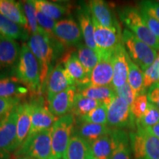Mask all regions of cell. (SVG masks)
<instances>
[{
  "instance_id": "74e56055",
  "label": "cell",
  "mask_w": 159,
  "mask_h": 159,
  "mask_svg": "<svg viewBox=\"0 0 159 159\" xmlns=\"http://www.w3.org/2000/svg\"><path fill=\"white\" fill-rule=\"evenodd\" d=\"M36 17L40 28L45 32L51 39H55L53 35V31L56 21L38 10H36Z\"/></svg>"
},
{
  "instance_id": "5b68a950",
  "label": "cell",
  "mask_w": 159,
  "mask_h": 159,
  "mask_svg": "<svg viewBox=\"0 0 159 159\" xmlns=\"http://www.w3.org/2000/svg\"><path fill=\"white\" fill-rule=\"evenodd\" d=\"M76 125V119L71 114L60 117L52 128L51 159H61L64 155Z\"/></svg>"
},
{
  "instance_id": "ffe728a7",
  "label": "cell",
  "mask_w": 159,
  "mask_h": 159,
  "mask_svg": "<svg viewBox=\"0 0 159 159\" xmlns=\"http://www.w3.org/2000/svg\"><path fill=\"white\" fill-rule=\"evenodd\" d=\"M64 69L75 87L89 85L90 83V76L87 73L84 66L77 57V52L69 53L63 59Z\"/></svg>"
},
{
  "instance_id": "cb8c5ba5",
  "label": "cell",
  "mask_w": 159,
  "mask_h": 159,
  "mask_svg": "<svg viewBox=\"0 0 159 159\" xmlns=\"http://www.w3.org/2000/svg\"><path fill=\"white\" fill-rule=\"evenodd\" d=\"M63 159H93L91 144L77 135H73L67 146Z\"/></svg>"
},
{
  "instance_id": "7dc6e473",
  "label": "cell",
  "mask_w": 159,
  "mask_h": 159,
  "mask_svg": "<svg viewBox=\"0 0 159 159\" xmlns=\"http://www.w3.org/2000/svg\"><path fill=\"white\" fill-rule=\"evenodd\" d=\"M157 2H158V3H159V0H158V1H157Z\"/></svg>"
},
{
  "instance_id": "e0dca14e",
  "label": "cell",
  "mask_w": 159,
  "mask_h": 159,
  "mask_svg": "<svg viewBox=\"0 0 159 159\" xmlns=\"http://www.w3.org/2000/svg\"><path fill=\"white\" fill-rule=\"evenodd\" d=\"M33 111L32 114L31 127L27 138L51 129L58 119L52 114L49 108H47L42 104L34 102H33Z\"/></svg>"
},
{
  "instance_id": "d4e9b609",
  "label": "cell",
  "mask_w": 159,
  "mask_h": 159,
  "mask_svg": "<svg viewBox=\"0 0 159 159\" xmlns=\"http://www.w3.org/2000/svg\"><path fill=\"white\" fill-rule=\"evenodd\" d=\"M76 89L77 92L81 94L83 96L96 99L107 106L111 102L112 99L116 96V93L112 85L96 86L89 84L83 86H77Z\"/></svg>"
},
{
  "instance_id": "f6af8a7d",
  "label": "cell",
  "mask_w": 159,
  "mask_h": 159,
  "mask_svg": "<svg viewBox=\"0 0 159 159\" xmlns=\"http://www.w3.org/2000/svg\"><path fill=\"white\" fill-rule=\"evenodd\" d=\"M148 129L152 134L155 135V136H156L157 138L159 139V122L158 123V124H156V125H155V126L152 127V128H148Z\"/></svg>"
},
{
  "instance_id": "6da1fadb",
  "label": "cell",
  "mask_w": 159,
  "mask_h": 159,
  "mask_svg": "<svg viewBox=\"0 0 159 159\" xmlns=\"http://www.w3.org/2000/svg\"><path fill=\"white\" fill-rule=\"evenodd\" d=\"M15 75L30 92L36 94L41 91L42 87L41 65L26 43L21 47Z\"/></svg>"
},
{
  "instance_id": "1f68e13d",
  "label": "cell",
  "mask_w": 159,
  "mask_h": 159,
  "mask_svg": "<svg viewBox=\"0 0 159 159\" xmlns=\"http://www.w3.org/2000/svg\"><path fill=\"white\" fill-rule=\"evenodd\" d=\"M77 55L79 61H80L87 73L90 76L91 72L99 62V55L85 44L80 43L77 46Z\"/></svg>"
},
{
  "instance_id": "d6a6232c",
  "label": "cell",
  "mask_w": 159,
  "mask_h": 159,
  "mask_svg": "<svg viewBox=\"0 0 159 159\" xmlns=\"http://www.w3.org/2000/svg\"><path fill=\"white\" fill-rule=\"evenodd\" d=\"M24 13L28 24L29 33L32 35L38 33H45L40 28L38 24L36 17V8H35L33 1H23L21 2Z\"/></svg>"
},
{
  "instance_id": "484cf974",
  "label": "cell",
  "mask_w": 159,
  "mask_h": 159,
  "mask_svg": "<svg viewBox=\"0 0 159 159\" xmlns=\"http://www.w3.org/2000/svg\"><path fill=\"white\" fill-rule=\"evenodd\" d=\"M0 14L28 30V24L21 2L13 0H0Z\"/></svg>"
},
{
  "instance_id": "8fae6325",
  "label": "cell",
  "mask_w": 159,
  "mask_h": 159,
  "mask_svg": "<svg viewBox=\"0 0 159 159\" xmlns=\"http://www.w3.org/2000/svg\"><path fill=\"white\" fill-rule=\"evenodd\" d=\"M53 35L61 45L66 47L78 46L83 39L80 27L76 21L70 18L57 21Z\"/></svg>"
},
{
  "instance_id": "ba28073f",
  "label": "cell",
  "mask_w": 159,
  "mask_h": 159,
  "mask_svg": "<svg viewBox=\"0 0 159 159\" xmlns=\"http://www.w3.org/2000/svg\"><path fill=\"white\" fill-rule=\"evenodd\" d=\"M107 125L119 130L136 128V119L131 113L130 106L117 95L107 106Z\"/></svg>"
},
{
  "instance_id": "2e32d148",
  "label": "cell",
  "mask_w": 159,
  "mask_h": 159,
  "mask_svg": "<svg viewBox=\"0 0 159 159\" xmlns=\"http://www.w3.org/2000/svg\"><path fill=\"white\" fill-rule=\"evenodd\" d=\"M129 55L122 43L118 45L112 53L114 77L112 86L114 89L122 86L128 82Z\"/></svg>"
},
{
  "instance_id": "bcb514c9",
  "label": "cell",
  "mask_w": 159,
  "mask_h": 159,
  "mask_svg": "<svg viewBox=\"0 0 159 159\" xmlns=\"http://www.w3.org/2000/svg\"><path fill=\"white\" fill-rule=\"evenodd\" d=\"M16 159H34V158H32L30 157H28V156H17Z\"/></svg>"
},
{
  "instance_id": "ab89813d",
  "label": "cell",
  "mask_w": 159,
  "mask_h": 159,
  "mask_svg": "<svg viewBox=\"0 0 159 159\" xmlns=\"http://www.w3.org/2000/svg\"><path fill=\"white\" fill-rule=\"evenodd\" d=\"M129 140L130 137H128L119 143L118 147L111 155L110 159H131Z\"/></svg>"
},
{
  "instance_id": "4316f807",
  "label": "cell",
  "mask_w": 159,
  "mask_h": 159,
  "mask_svg": "<svg viewBox=\"0 0 159 159\" xmlns=\"http://www.w3.org/2000/svg\"><path fill=\"white\" fill-rule=\"evenodd\" d=\"M74 130V134L87 141L89 144H91L107 134L111 130L108 125L92 124L87 122H76Z\"/></svg>"
},
{
  "instance_id": "4fadbf2b",
  "label": "cell",
  "mask_w": 159,
  "mask_h": 159,
  "mask_svg": "<svg viewBox=\"0 0 159 159\" xmlns=\"http://www.w3.org/2000/svg\"><path fill=\"white\" fill-rule=\"evenodd\" d=\"M20 50L19 43L15 40L0 35V73L15 72Z\"/></svg>"
},
{
  "instance_id": "603a6c76",
  "label": "cell",
  "mask_w": 159,
  "mask_h": 159,
  "mask_svg": "<svg viewBox=\"0 0 159 159\" xmlns=\"http://www.w3.org/2000/svg\"><path fill=\"white\" fill-rule=\"evenodd\" d=\"M77 16L85 45L99 55L98 49L94 41V23L88 6H83L77 8Z\"/></svg>"
},
{
  "instance_id": "9c48e42d",
  "label": "cell",
  "mask_w": 159,
  "mask_h": 159,
  "mask_svg": "<svg viewBox=\"0 0 159 159\" xmlns=\"http://www.w3.org/2000/svg\"><path fill=\"white\" fill-rule=\"evenodd\" d=\"M17 108L13 109L2 120L0 121V155L2 156L18 150Z\"/></svg>"
},
{
  "instance_id": "277c9868",
  "label": "cell",
  "mask_w": 159,
  "mask_h": 159,
  "mask_svg": "<svg viewBox=\"0 0 159 159\" xmlns=\"http://www.w3.org/2000/svg\"><path fill=\"white\" fill-rule=\"evenodd\" d=\"M55 39H51L46 33L31 35L27 46L33 54L39 61L41 69V85L44 84L49 73V67L55 57L53 42Z\"/></svg>"
},
{
  "instance_id": "30bf717a",
  "label": "cell",
  "mask_w": 159,
  "mask_h": 159,
  "mask_svg": "<svg viewBox=\"0 0 159 159\" xmlns=\"http://www.w3.org/2000/svg\"><path fill=\"white\" fill-rule=\"evenodd\" d=\"M128 137L129 136L125 131L111 128L108 134L100 137L91 144L94 158L110 159L111 155L119 143Z\"/></svg>"
},
{
  "instance_id": "83f0119b",
  "label": "cell",
  "mask_w": 159,
  "mask_h": 159,
  "mask_svg": "<svg viewBox=\"0 0 159 159\" xmlns=\"http://www.w3.org/2000/svg\"><path fill=\"white\" fill-rule=\"evenodd\" d=\"M33 3L36 10L42 12L55 21L61 20L69 11V6L62 3L47 0H33Z\"/></svg>"
},
{
  "instance_id": "ee69618b",
  "label": "cell",
  "mask_w": 159,
  "mask_h": 159,
  "mask_svg": "<svg viewBox=\"0 0 159 159\" xmlns=\"http://www.w3.org/2000/svg\"><path fill=\"white\" fill-rule=\"evenodd\" d=\"M147 96L149 102L156 105L159 110V82L154 83L148 89Z\"/></svg>"
},
{
  "instance_id": "f1b7e54d",
  "label": "cell",
  "mask_w": 159,
  "mask_h": 159,
  "mask_svg": "<svg viewBox=\"0 0 159 159\" xmlns=\"http://www.w3.org/2000/svg\"><path fill=\"white\" fill-rule=\"evenodd\" d=\"M0 35L13 40H29L30 33L27 30L0 14Z\"/></svg>"
},
{
  "instance_id": "7bdbcfd3",
  "label": "cell",
  "mask_w": 159,
  "mask_h": 159,
  "mask_svg": "<svg viewBox=\"0 0 159 159\" xmlns=\"http://www.w3.org/2000/svg\"><path fill=\"white\" fill-rule=\"evenodd\" d=\"M139 8L159 21V3L157 1H141Z\"/></svg>"
},
{
  "instance_id": "d6986e66",
  "label": "cell",
  "mask_w": 159,
  "mask_h": 159,
  "mask_svg": "<svg viewBox=\"0 0 159 159\" xmlns=\"http://www.w3.org/2000/svg\"><path fill=\"white\" fill-rule=\"evenodd\" d=\"M77 89L70 86L65 91L59 93L49 100V109L57 118L69 114L74 105Z\"/></svg>"
},
{
  "instance_id": "8992f818",
  "label": "cell",
  "mask_w": 159,
  "mask_h": 159,
  "mask_svg": "<svg viewBox=\"0 0 159 159\" xmlns=\"http://www.w3.org/2000/svg\"><path fill=\"white\" fill-rule=\"evenodd\" d=\"M129 137L135 159H159V139L148 128H137Z\"/></svg>"
},
{
  "instance_id": "836d02e7",
  "label": "cell",
  "mask_w": 159,
  "mask_h": 159,
  "mask_svg": "<svg viewBox=\"0 0 159 159\" xmlns=\"http://www.w3.org/2000/svg\"><path fill=\"white\" fill-rule=\"evenodd\" d=\"M159 122V110L152 103L149 102L143 116L136 120V128H150Z\"/></svg>"
},
{
  "instance_id": "681fc988",
  "label": "cell",
  "mask_w": 159,
  "mask_h": 159,
  "mask_svg": "<svg viewBox=\"0 0 159 159\" xmlns=\"http://www.w3.org/2000/svg\"><path fill=\"white\" fill-rule=\"evenodd\" d=\"M61 159H62V158H61Z\"/></svg>"
},
{
  "instance_id": "8d00e7d4",
  "label": "cell",
  "mask_w": 159,
  "mask_h": 159,
  "mask_svg": "<svg viewBox=\"0 0 159 159\" xmlns=\"http://www.w3.org/2000/svg\"><path fill=\"white\" fill-rule=\"evenodd\" d=\"M149 101L147 94H143L136 97L133 104L130 105V111L135 119H139L143 116L148 108Z\"/></svg>"
},
{
  "instance_id": "4dcf8cb0",
  "label": "cell",
  "mask_w": 159,
  "mask_h": 159,
  "mask_svg": "<svg viewBox=\"0 0 159 159\" xmlns=\"http://www.w3.org/2000/svg\"><path fill=\"white\" fill-rule=\"evenodd\" d=\"M128 83L137 96L145 94L144 87V71L128 57Z\"/></svg>"
},
{
  "instance_id": "ac0fdd59",
  "label": "cell",
  "mask_w": 159,
  "mask_h": 159,
  "mask_svg": "<svg viewBox=\"0 0 159 159\" xmlns=\"http://www.w3.org/2000/svg\"><path fill=\"white\" fill-rule=\"evenodd\" d=\"M88 7L91 16L102 27L121 31L120 26L108 4L102 0H92L89 2ZM122 32V31H121Z\"/></svg>"
},
{
  "instance_id": "44dd1931",
  "label": "cell",
  "mask_w": 159,
  "mask_h": 159,
  "mask_svg": "<svg viewBox=\"0 0 159 159\" xmlns=\"http://www.w3.org/2000/svg\"><path fill=\"white\" fill-rule=\"evenodd\" d=\"M30 92L29 89L24 85L19 78L13 75L0 73V97L16 98L21 100Z\"/></svg>"
},
{
  "instance_id": "e575fe53",
  "label": "cell",
  "mask_w": 159,
  "mask_h": 159,
  "mask_svg": "<svg viewBox=\"0 0 159 159\" xmlns=\"http://www.w3.org/2000/svg\"><path fill=\"white\" fill-rule=\"evenodd\" d=\"M76 122H87L107 125V105L102 104L85 116L76 119Z\"/></svg>"
},
{
  "instance_id": "60d3db41",
  "label": "cell",
  "mask_w": 159,
  "mask_h": 159,
  "mask_svg": "<svg viewBox=\"0 0 159 159\" xmlns=\"http://www.w3.org/2000/svg\"><path fill=\"white\" fill-rule=\"evenodd\" d=\"M114 91L116 95L124 99L130 106L133 104V102L137 97L135 91L133 90L128 82L125 85H123L122 86L114 89Z\"/></svg>"
},
{
  "instance_id": "c3c4849f",
  "label": "cell",
  "mask_w": 159,
  "mask_h": 159,
  "mask_svg": "<svg viewBox=\"0 0 159 159\" xmlns=\"http://www.w3.org/2000/svg\"><path fill=\"white\" fill-rule=\"evenodd\" d=\"M93 159H96V158H93Z\"/></svg>"
},
{
  "instance_id": "d590c367",
  "label": "cell",
  "mask_w": 159,
  "mask_h": 159,
  "mask_svg": "<svg viewBox=\"0 0 159 159\" xmlns=\"http://www.w3.org/2000/svg\"><path fill=\"white\" fill-rule=\"evenodd\" d=\"M159 81V52L156 60L144 71V87L146 90Z\"/></svg>"
},
{
  "instance_id": "7a4b0ae2",
  "label": "cell",
  "mask_w": 159,
  "mask_h": 159,
  "mask_svg": "<svg viewBox=\"0 0 159 159\" xmlns=\"http://www.w3.org/2000/svg\"><path fill=\"white\" fill-rule=\"evenodd\" d=\"M122 39L129 57L142 71H144L154 62L158 51L139 39L129 30H123Z\"/></svg>"
},
{
  "instance_id": "9a60e30c",
  "label": "cell",
  "mask_w": 159,
  "mask_h": 159,
  "mask_svg": "<svg viewBox=\"0 0 159 159\" xmlns=\"http://www.w3.org/2000/svg\"><path fill=\"white\" fill-rule=\"evenodd\" d=\"M46 85L48 101L55 95L65 91L69 87L75 86L74 82L61 64H57L49 71L46 80Z\"/></svg>"
},
{
  "instance_id": "f35d334b",
  "label": "cell",
  "mask_w": 159,
  "mask_h": 159,
  "mask_svg": "<svg viewBox=\"0 0 159 159\" xmlns=\"http://www.w3.org/2000/svg\"><path fill=\"white\" fill-rule=\"evenodd\" d=\"M20 104V99L16 98H2L0 97V121L9 114Z\"/></svg>"
},
{
  "instance_id": "5bb4252c",
  "label": "cell",
  "mask_w": 159,
  "mask_h": 159,
  "mask_svg": "<svg viewBox=\"0 0 159 159\" xmlns=\"http://www.w3.org/2000/svg\"><path fill=\"white\" fill-rule=\"evenodd\" d=\"M112 53H102L99 55V62L90 74L89 85L96 86L112 85L114 77Z\"/></svg>"
},
{
  "instance_id": "7c38bea8",
  "label": "cell",
  "mask_w": 159,
  "mask_h": 159,
  "mask_svg": "<svg viewBox=\"0 0 159 159\" xmlns=\"http://www.w3.org/2000/svg\"><path fill=\"white\" fill-rule=\"evenodd\" d=\"M94 27V41L99 55L102 53H112L119 44L122 43L121 31L102 27L93 19Z\"/></svg>"
},
{
  "instance_id": "3957f363",
  "label": "cell",
  "mask_w": 159,
  "mask_h": 159,
  "mask_svg": "<svg viewBox=\"0 0 159 159\" xmlns=\"http://www.w3.org/2000/svg\"><path fill=\"white\" fill-rule=\"evenodd\" d=\"M119 16L122 23L132 33L143 42L159 52V41L152 34L143 20L139 8L135 7H123L119 11Z\"/></svg>"
},
{
  "instance_id": "b9f144b4",
  "label": "cell",
  "mask_w": 159,
  "mask_h": 159,
  "mask_svg": "<svg viewBox=\"0 0 159 159\" xmlns=\"http://www.w3.org/2000/svg\"><path fill=\"white\" fill-rule=\"evenodd\" d=\"M141 14H142V17L144 21L146 24L149 30L152 32V34L156 36L159 41V21L155 19L154 17L151 16L149 15L147 12H145L143 10L140 9Z\"/></svg>"
},
{
  "instance_id": "52a82bcc",
  "label": "cell",
  "mask_w": 159,
  "mask_h": 159,
  "mask_svg": "<svg viewBox=\"0 0 159 159\" xmlns=\"http://www.w3.org/2000/svg\"><path fill=\"white\" fill-rule=\"evenodd\" d=\"M52 128L29 137L16 152V156L34 159H51Z\"/></svg>"
},
{
  "instance_id": "f546056e",
  "label": "cell",
  "mask_w": 159,
  "mask_h": 159,
  "mask_svg": "<svg viewBox=\"0 0 159 159\" xmlns=\"http://www.w3.org/2000/svg\"><path fill=\"white\" fill-rule=\"evenodd\" d=\"M102 104V103L99 101L84 97L77 92L75 95L74 105L70 114L73 115L75 119L80 118L87 115L89 112Z\"/></svg>"
},
{
  "instance_id": "7402d4cb",
  "label": "cell",
  "mask_w": 159,
  "mask_h": 159,
  "mask_svg": "<svg viewBox=\"0 0 159 159\" xmlns=\"http://www.w3.org/2000/svg\"><path fill=\"white\" fill-rule=\"evenodd\" d=\"M18 119L16 124L17 147L19 149L28 136L31 127L33 102L20 103L17 108Z\"/></svg>"
}]
</instances>
